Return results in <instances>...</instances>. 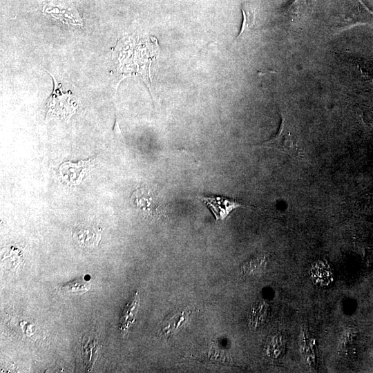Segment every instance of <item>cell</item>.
<instances>
[{"instance_id": "52a82bcc", "label": "cell", "mask_w": 373, "mask_h": 373, "mask_svg": "<svg viewBox=\"0 0 373 373\" xmlns=\"http://www.w3.org/2000/svg\"><path fill=\"white\" fill-rule=\"evenodd\" d=\"M88 161H80L78 163H71L67 162L63 163L61 166L70 170L71 173H75V184L81 182L87 167L90 164Z\"/></svg>"}, {"instance_id": "3957f363", "label": "cell", "mask_w": 373, "mask_h": 373, "mask_svg": "<svg viewBox=\"0 0 373 373\" xmlns=\"http://www.w3.org/2000/svg\"><path fill=\"white\" fill-rule=\"evenodd\" d=\"M198 199L207 206L216 220H224L238 207H247L235 200L222 196H198Z\"/></svg>"}, {"instance_id": "277c9868", "label": "cell", "mask_w": 373, "mask_h": 373, "mask_svg": "<svg viewBox=\"0 0 373 373\" xmlns=\"http://www.w3.org/2000/svg\"><path fill=\"white\" fill-rule=\"evenodd\" d=\"M139 294L136 291L133 298L126 303L119 317V329L126 334L135 321L139 307Z\"/></svg>"}, {"instance_id": "7a4b0ae2", "label": "cell", "mask_w": 373, "mask_h": 373, "mask_svg": "<svg viewBox=\"0 0 373 373\" xmlns=\"http://www.w3.org/2000/svg\"><path fill=\"white\" fill-rule=\"evenodd\" d=\"M336 21V31H343L359 24H373V11L362 0H345Z\"/></svg>"}, {"instance_id": "6da1fadb", "label": "cell", "mask_w": 373, "mask_h": 373, "mask_svg": "<svg viewBox=\"0 0 373 373\" xmlns=\"http://www.w3.org/2000/svg\"><path fill=\"white\" fill-rule=\"evenodd\" d=\"M281 122L277 134L271 139L254 145L274 149L301 162H308L307 153L292 124L280 113Z\"/></svg>"}, {"instance_id": "8992f818", "label": "cell", "mask_w": 373, "mask_h": 373, "mask_svg": "<svg viewBox=\"0 0 373 373\" xmlns=\"http://www.w3.org/2000/svg\"><path fill=\"white\" fill-rule=\"evenodd\" d=\"M188 315L184 312H178L173 316H168L164 321L162 331L164 334L174 333L175 330L185 324Z\"/></svg>"}, {"instance_id": "5b68a950", "label": "cell", "mask_w": 373, "mask_h": 373, "mask_svg": "<svg viewBox=\"0 0 373 373\" xmlns=\"http://www.w3.org/2000/svg\"><path fill=\"white\" fill-rule=\"evenodd\" d=\"M241 10L242 12V23L239 34L233 44L245 35L252 33L256 30V12L253 6L247 0L242 1Z\"/></svg>"}, {"instance_id": "ba28073f", "label": "cell", "mask_w": 373, "mask_h": 373, "mask_svg": "<svg viewBox=\"0 0 373 373\" xmlns=\"http://www.w3.org/2000/svg\"><path fill=\"white\" fill-rule=\"evenodd\" d=\"M90 285L86 280L82 279L75 280L70 282L61 287V289L65 291L77 292L86 291L90 289Z\"/></svg>"}]
</instances>
